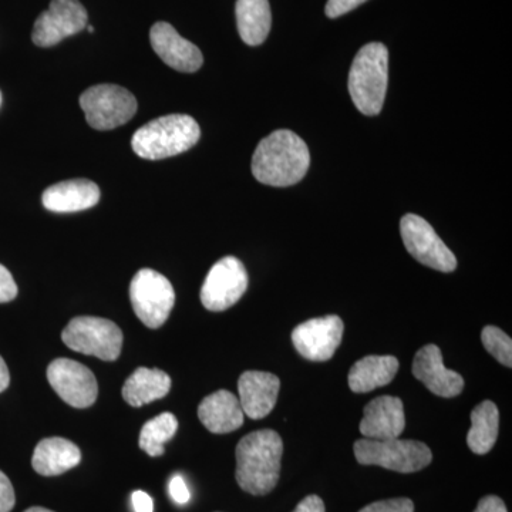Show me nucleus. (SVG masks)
<instances>
[{
  "instance_id": "nucleus-23",
  "label": "nucleus",
  "mask_w": 512,
  "mask_h": 512,
  "mask_svg": "<svg viewBox=\"0 0 512 512\" xmlns=\"http://www.w3.org/2000/svg\"><path fill=\"white\" fill-rule=\"evenodd\" d=\"M237 26L239 36L248 46H259L271 32V6L268 0H238Z\"/></svg>"
},
{
  "instance_id": "nucleus-21",
  "label": "nucleus",
  "mask_w": 512,
  "mask_h": 512,
  "mask_svg": "<svg viewBox=\"0 0 512 512\" xmlns=\"http://www.w3.org/2000/svg\"><path fill=\"white\" fill-rule=\"evenodd\" d=\"M399 370L394 356H366L349 372V387L355 393H367L392 383Z\"/></svg>"
},
{
  "instance_id": "nucleus-9",
  "label": "nucleus",
  "mask_w": 512,
  "mask_h": 512,
  "mask_svg": "<svg viewBox=\"0 0 512 512\" xmlns=\"http://www.w3.org/2000/svg\"><path fill=\"white\" fill-rule=\"evenodd\" d=\"M400 232L404 247L420 264L446 274L456 271V255L441 241L429 222L419 215H404L400 221Z\"/></svg>"
},
{
  "instance_id": "nucleus-3",
  "label": "nucleus",
  "mask_w": 512,
  "mask_h": 512,
  "mask_svg": "<svg viewBox=\"0 0 512 512\" xmlns=\"http://www.w3.org/2000/svg\"><path fill=\"white\" fill-rule=\"evenodd\" d=\"M200 137V126L191 116L170 114L144 124L134 133L131 147L144 160H163L191 150Z\"/></svg>"
},
{
  "instance_id": "nucleus-17",
  "label": "nucleus",
  "mask_w": 512,
  "mask_h": 512,
  "mask_svg": "<svg viewBox=\"0 0 512 512\" xmlns=\"http://www.w3.org/2000/svg\"><path fill=\"white\" fill-rule=\"evenodd\" d=\"M281 380L272 373H242L238 380L239 403L249 419L261 420L269 416L278 402Z\"/></svg>"
},
{
  "instance_id": "nucleus-15",
  "label": "nucleus",
  "mask_w": 512,
  "mask_h": 512,
  "mask_svg": "<svg viewBox=\"0 0 512 512\" xmlns=\"http://www.w3.org/2000/svg\"><path fill=\"white\" fill-rule=\"evenodd\" d=\"M413 375L436 396L456 397L464 390V379L454 370L446 369L439 346L427 345L416 353Z\"/></svg>"
},
{
  "instance_id": "nucleus-4",
  "label": "nucleus",
  "mask_w": 512,
  "mask_h": 512,
  "mask_svg": "<svg viewBox=\"0 0 512 512\" xmlns=\"http://www.w3.org/2000/svg\"><path fill=\"white\" fill-rule=\"evenodd\" d=\"M389 82V50L382 43H369L357 52L349 73V93L356 109L377 116L383 109Z\"/></svg>"
},
{
  "instance_id": "nucleus-36",
  "label": "nucleus",
  "mask_w": 512,
  "mask_h": 512,
  "mask_svg": "<svg viewBox=\"0 0 512 512\" xmlns=\"http://www.w3.org/2000/svg\"><path fill=\"white\" fill-rule=\"evenodd\" d=\"M25 512H55V511L47 510V508H43V507H32V508H29V510H26Z\"/></svg>"
},
{
  "instance_id": "nucleus-33",
  "label": "nucleus",
  "mask_w": 512,
  "mask_h": 512,
  "mask_svg": "<svg viewBox=\"0 0 512 512\" xmlns=\"http://www.w3.org/2000/svg\"><path fill=\"white\" fill-rule=\"evenodd\" d=\"M292 512H326V508L322 498L319 495L312 494L303 498Z\"/></svg>"
},
{
  "instance_id": "nucleus-16",
  "label": "nucleus",
  "mask_w": 512,
  "mask_h": 512,
  "mask_svg": "<svg viewBox=\"0 0 512 512\" xmlns=\"http://www.w3.org/2000/svg\"><path fill=\"white\" fill-rule=\"evenodd\" d=\"M406 429L404 406L399 397L382 396L372 400L365 407L360 421V433L365 439H399Z\"/></svg>"
},
{
  "instance_id": "nucleus-20",
  "label": "nucleus",
  "mask_w": 512,
  "mask_h": 512,
  "mask_svg": "<svg viewBox=\"0 0 512 512\" xmlns=\"http://www.w3.org/2000/svg\"><path fill=\"white\" fill-rule=\"evenodd\" d=\"M82 451L63 437H49L39 441L33 453L32 466L43 477H55L79 466Z\"/></svg>"
},
{
  "instance_id": "nucleus-11",
  "label": "nucleus",
  "mask_w": 512,
  "mask_h": 512,
  "mask_svg": "<svg viewBox=\"0 0 512 512\" xmlns=\"http://www.w3.org/2000/svg\"><path fill=\"white\" fill-rule=\"evenodd\" d=\"M47 380L63 402L74 409H87L96 403L99 384L89 367L72 359L53 360L47 367Z\"/></svg>"
},
{
  "instance_id": "nucleus-38",
  "label": "nucleus",
  "mask_w": 512,
  "mask_h": 512,
  "mask_svg": "<svg viewBox=\"0 0 512 512\" xmlns=\"http://www.w3.org/2000/svg\"><path fill=\"white\" fill-rule=\"evenodd\" d=\"M0 106H2V93H0Z\"/></svg>"
},
{
  "instance_id": "nucleus-30",
  "label": "nucleus",
  "mask_w": 512,
  "mask_h": 512,
  "mask_svg": "<svg viewBox=\"0 0 512 512\" xmlns=\"http://www.w3.org/2000/svg\"><path fill=\"white\" fill-rule=\"evenodd\" d=\"M16 495L8 476L0 471V512H10L15 507Z\"/></svg>"
},
{
  "instance_id": "nucleus-25",
  "label": "nucleus",
  "mask_w": 512,
  "mask_h": 512,
  "mask_svg": "<svg viewBox=\"0 0 512 512\" xmlns=\"http://www.w3.org/2000/svg\"><path fill=\"white\" fill-rule=\"evenodd\" d=\"M178 420L173 413H163L148 420L140 431L138 446L150 457L163 456L164 444L175 436Z\"/></svg>"
},
{
  "instance_id": "nucleus-29",
  "label": "nucleus",
  "mask_w": 512,
  "mask_h": 512,
  "mask_svg": "<svg viewBox=\"0 0 512 512\" xmlns=\"http://www.w3.org/2000/svg\"><path fill=\"white\" fill-rule=\"evenodd\" d=\"M365 2L367 0H329L325 9L326 16L330 19L340 18V16L352 12L353 9L359 8Z\"/></svg>"
},
{
  "instance_id": "nucleus-22",
  "label": "nucleus",
  "mask_w": 512,
  "mask_h": 512,
  "mask_svg": "<svg viewBox=\"0 0 512 512\" xmlns=\"http://www.w3.org/2000/svg\"><path fill=\"white\" fill-rule=\"evenodd\" d=\"M171 390V377L160 369L138 367L123 386V399L131 407H143L163 399Z\"/></svg>"
},
{
  "instance_id": "nucleus-10",
  "label": "nucleus",
  "mask_w": 512,
  "mask_h": 512,
  "mask_svg": "<svg viewBox=\"0 0 512 512\" xmlns=\"http://www.w3.org/2000/svg\"><path fill=\"white\" fill-rule=\"evenodd\" d=\"M248 289V274L235 256H225L208 272L201 288V302L211 312H222L234 306Z\"/></svg>"
},
{
  "instance_id": "nucleus-26",
  "label": "nucleus",
  "mask_w": 512,
  "mask_h": 512,
  "mask_svg": "<svg viewBox=\"0 0 512 512\" xmlns=\"http://www.w3.org/2000/svg\"><path fill=\"white\" fill-rule=\"evenodd\" d=\"M484 348L501 363L512 367V340L507 333L495 326H485L481 332Z\"/></svg>"
},
{
  "instance_id": "nucleus-34",
  "label": "nucleus",
  "mask_w": 512,
  "mask_h": 512,
  "mask_svg": "<svg viewBox=\"0 0 512 512\" xmlns=\"http://www.w3.org/2000/svg\"><path fill=\"white\" fill-rule=\"evenodd\" d=\"M131 503H133L136 512H154L153 498L144 491L137 490L131 494Z\"/></svg>"
},
{
  "instance_id": "nucleus-1",
  "label": "nucleus",
  "mask_w": 512,
  "mask_h": 512,
  "mask_svg": "<svg viewBox=\"0 0 512 512\" xmlns=\"http://www.w3.org/2000/svg\"><path fill=\"white\" fill-rule=\"evenodd\" d=\"M311 165L305 141L293 131L278 130L265 137L252 157V174L261 184L291 187L302 181Z\"/></svg>"
},
{
  "instance_id": "nucleus-12",
  "label": "nucleus",
  "mask_w": 512,
  "mask_h": 512,
  "mask_svg": "<svg viewBox=\"0 0 512 512\" xmlns=\"http://www.w3.org/2000/svg\"><path fill=\"white\" fill-rule=\"evenodd\" d=\"M86 9L79 0H52L49 9L36 19L32 39L40 47H52L87 26Z\"/></svg>"
},
{
  "instance_id": "nucleus-13",
  "label": "nucleus",
  "mask_w": 512,
  "mask_h": 512,
  "mask_svg": "<svg viewBox=\"0 0 512 512\" xmlns=\"http://www.w3.org/2000/svg\"><path fill=\"white\" fill-rule=\"evenodd\" d=\"M342 319L336 315L309 319L296 326L292 342L299 355L312 362H326L332 359L343 338Z\"/></svg>"
},
{
  "instance_id": "nucleus-14",
  "label": "nucleus",
  "mask_w": 512,
  "mask_h": 512,
  "mask_svg": "<svg viewBox=\"0 0 512 512\" xmlns=\"http://www.w3.org/2000/svg\"><path fill=\"white\" fill-rule=\"evenodd\" d=\"M150 42L158 57L178 72H198L204 63L201 50L178 35L170 23L157 22L150 30Z\"/></svg>"
},
{
  "instance_id": "nucleus-31",
  "label": "nucleus",
  "mask_w": 512,
  "mask_h": 512,
  "mask_svg": "<svg viewBox=\"0 0 512 512\" xmlns=\"http://www.w3.org/2000/svg\"><path fill=\"white\" fill-rule=\"evenodd\" d=\"M168 490H170L171 498H173L175 503L183 505L190 501L191 494L190 490H188L187 483H185L184 478L178 476V474L171 478Z\"/></svg>"
},
{
  "instance_id": "nucleus-7",
  "label": "nucleus",
  "mask_w": 512,
  "mask_h": 512,
  "mask_svg": "<svg viewBox=\"0 0 512 512\" xmlns=\"http://www.w3.org/2000/svg\"><path fill=\"white\" fill-rule=\"evenodd\" d=\"M80 107L94 130L107 131L123 126L137 113L134 94L116 84L90 87L80 96Z\"/></svg>"
},
{
  "instance_id": "nucleus-18",
  "label": "nucleus",
  "mask_w": 512,
  "mask_h": 512,
  "mask_svg": "<svg viewBox=\"0 0 512 512\" xmlns=\"http://www.w3.org/2000/svg\"><path fill=\"white\" fill-rule=\"evenodd\" d=\"M99 201V185L82 178L52 185L43 192L42 197L46 210L59 214L89 210Z\"/></svg>"
},
{
  "instance_id": "nucleus-24",
  "label": "nucleus",
  "mask_w": 512,
  "mask_h": 512,
  "mask_svg": "<svg viewBox=\"0 0 512 512\" xmlns=\"http://www.w3.org/2000/svg\"><path fill=\"white\" fill-rule=\"evenodd\" d=\"M500 413L498 407L490 400L478 404L471 412V429L467 434L470 450L478 456L490 453L498 439Z\"/></svg>"
},
{
  "instance_id": "nucleus-6",
  "label": "nucleus",
  "mask_w": 512,
  "mask_h": 512,
  "mask_svg": "<svg viewBox=\"0 0 512 512\" xmlns=\"http://www.w3.org/2000/svg\"><path fill=\"white\" fill-rule=\"evenodd\" d=\"M62 339L74 352L114 362L121 355L124 336L119 326L109 319L77 316L64 328Z\"/></svg>"
},
{
  "instance_id": "nucleus-35",
  "label": "nucleus",
  "mask_w": 512,
  "mask_h": 512,
  "mask_svg": "<svg viewBox=\"0 0 512 512\" xmlns=\"http://www.w3.org/2000/svg\"><path fill=\"white\" fill-rule=\"evenodd\" d=\"M10 383V373L5 360L0 356V393L8 389Z\"/></svg>"
},
{
  "instance_id": "nucleus-37",
  "label": "nucleus",
  "mask_w": 512,
  "mask_h": 512,
  "mask_svg": "<svg viewBox=\"0 0 512 512\" xmlns=\"http://www.w3.org/2000/svg\"><path fill=\"white\" fill-rule=\"evenodd\" d=\"M87 30H89L90 33L94 32L93 26H86Z\"/></svg>"
},
{
  "instance_id": "nucleus-8",
  "label": "nucleus",
  "mask_w": 512,
  "mask_h": 512,
  "mask_svg": "<svg viewBox=\"0 0 512 512\" xmlns=\"http://www.w3.org/2000/svg\"><path fill=\"white\" fill-rule=\"evenodd\" d=\"M130 301L137 318L147 328L158 329L173 311L175 292L164 275L153 269H140L130 284Z\"/></svg>"
},
{
  "instance_id": "nucleus-19",
  "label": "nucleus",
  "mask_w": 512,
  "mask_h": 512,
  "mask_svg": "<svg viewBox=\"0 0 512 512\" xmlns=\"http://www.w3.org/2000/svg\"><path fill=\"white\" fill-rule=\"evenodd\" d=\"M198 417L205 429L214 434H227L244 424V410L235 394L218 390L210 394L198 406Z\"/></svg>"
},
{
  "instance_id": "nucleus-32",
  "label": "nucleus",
  "mask_w": 512,
  "mask_h": 512,
  "mask_svg": "<svg viewBox=\"0 0 512 512\" xmlns=\"http://www.w3.org/2000/svg\"><path fill=\"white\" fill-rule=\"evenodd\" d=\"M474 512H508L505 507L504 501L497 495H487L481 498L478 503L476 511Z\"/></svg>"
},
{
  "instance_id": "nucleus-27",
  "label": "nucleus",
  "mask_w": 512,
  "mask_h": 512,
  "mask_svg": "<svg viewBox=\"0 0 512 512\" xmlns=\"http://www.w3.org/2000/svg\"><path fill=\"white\" fill-rule=\"evenodd\" d=\"M359 512H414V504L409 498H392L366 505Z\"/></svg>"
},
{
  "instance_id": "nucleus-2",
  "label": "nucleus",
  "mask_w": 512,
  "mask_h": 512,
  "mask_svg": "<svg viewBox=\"0 0 512 512\" xmlns=\"http://www.w3.org/2000/svg\"><path fill=\"white\" fill-rule=\"evenodd\" d=\"M284 443L274 430L252 431L239 441L237 456V483L245 493H271L281 476Z\"/></svg>"
},
{
  "instance_id": "nucleus-5",
  "label": "nucleus",
  "mask_w": 512,
  "mask_h": 512,
  "mask_svg": "<svg viewBox=\"0 0 512 512\" xmlns=\"http://www.w3.org/2000/svg\"><path fill=\"white\" fill-rule=\"evenodd\" d=\"M357 463L379 466L396 473L410 474L423 470L433 460V453L426 444L414 440H357Z\"/></svg>"
},
{
  "instance_id": "nucleus-28",
  "label": "nucleus",
  "mask_w": 512,
  "mask_h": 512,
  "mask_svg": "<svg viewBox=\"0 0 512 512\" xmlns=\"http://www.w3.org/2000/svg\"><path fill=\"white\" fill-rule=\"evenodd\" d=\"M18 296V285L8 271V268L0 265V303H8Z\"/></svg>"
}]
</instances>
